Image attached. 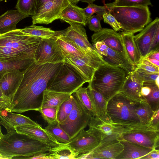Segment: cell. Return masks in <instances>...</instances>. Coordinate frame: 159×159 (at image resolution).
Masks as SVG:
<instances>
[{
  "mask_svg": "<svg viewBox=\"0 0 159 159\" xmlns=\"http://www.w3.org/2000/svg\"><path fill=\"white\" fill-rule=\"evenodd\" d=\"M62 63L39 64L34 61L22 70L23 76L12 101L11 112L38 111L48 82Z\"/></svg>",
  "mask_w": 159,
  "mask_h": 159,
  "instance_id": "1",
  "label": "cell"
},
{
  "mask_svg": "<svg viewBox=\"0 0 159 159\" xmlns=\"http://www.w3.org/2000/svg\"><path fill=\"white\" fill-rule=\"evenodd\" d=\"M49 145L12 130L0 139V153L8 159H28L34 155L48 152Z\"/></svg>",
  "mask_w": 159,
  "mask_h": 159,
  "instance_id": "2",
  "label": "cell"
},
{
  "mask_svg": "<svg viewBox=\"0 0 159 159\" xmlns=\"http://www.w3.org/2000/svg\"><path fill=\"white\" fill-rule=\"evenodd\" d=\"M127 74L120 67L105 64L96 70L92 81L89 83L107 102L120 91Z\"/></svg>",
  "mask_w": 159,
  "mask_h": 159,
  "instance_id": "3",
  "label": "cell"
},
{
  "mask_svg": "<svg viewBox=\"0 0 159 159\" xmlns=\"http://www.w3.org/2000/svg\"><path fill=\"white\" fill-rule=\"evenodd\" d=\"M106 7L120 23L122 34L140 32L152 21L148 6Z\"/></svg>",
  "mask_w": 159,
  "mask_h": 159,
  "instance_id": "4",
  "label": "cell"
},
{
  "mask_svg": "<svg viewBox=\"0 0 159 159\" xmlns=\"http://www.w3.org/2000/svg\"><path fill=\"white\" fill-rule=\"evenodd\" d=\"M139 103L119 92L107 102V113L112 122L123 127L142 124L136 111Z\"/></svg>",
  "mask_w": 159,
  "mask_h": 159,
  "instance_id": "5",
  "label": "cell"
},
{
  "mask_svg": "<svg viewBox=\"0 0 159 159\" xmlns=\"http://www.w3.org/2000/svg\"><path fill=\"white\" fill-rule=\"evenodd\" d=\"M85 83L75 70L63 62L48 82L46 89L73 94Z\"/></svg>",
  "mask_w": 159,
  "mask_h": 159,
  "instance_id": "6",
  "label": "cell"
},
{
  "mask_svg": "<svg viewBox=\"0 0 159 159\" xmlns=\"http://www.w3.org/2000/svg\"><path fill=\"white\" fill-rule=\"evenodd\" d=\"M42 39L16 29L0 34V47L22 50L35 53Z\"/></svg>",
  "mask_w": 159,
  "mask_h": 159,
  "instance_id": "7",
  "label": "cell"
},
{
  "mask_svg": "<svg viewBox=\"0 0 159 159\" xmlns=\"http://www.w3.org/2000/svg\"><path fill=\"white\" fill-rule=\"evenodd\" d=\"M63 62L73 68L88 83L92 81L96 70L101 65L107 64L97 51L84 59L65 55Z\"/></svg>",
  "mask_w": 159,
  "mask_h": 159,
  "instance_id": "8",
  "label": "cell"
},
{
  "mask_svg": "<svg viewBox=\"0 0 159 159\" xmlns=\"http://www.w3.org/2000/svg\"><path fill=\"white\" fill-rule=\"evenodd\" d=\"M88 125L89 131L99 140L100 143L118 140L123 132L131 129L96 116L91 117Z\"/></svg>",
  "mask_w": 159,
  "mask_h": 159,
  "instance_id": "9",
  "label": "cell"
},
{
  "mask_svg": "<svg viewBox=\"0 0 159 159\" xmlns=\"http://www.w3.org/2000/svg\"><path fill=\"white\" fill-rule=\"evenodd\" d=\"M74 97V103L72 110L67 118L62 123L59 124L70 140L87 127L91 117Z\"/></svg>",
  "mask_w": 159,
  "mask_h": 159,
  "instance_id": "10",
  "label": "cell"
},
{
  "mask_svg": "<svg viewBox=\"0 0 159 159\" xmlns=\"http://www.w3.org/2000/svg\"><path fill=\"white\" fill-rule=\"evenodd\" d=\"M34 59L39 64H57L63 62L65 56L54 36L41 39L36 50Z\"/></svg>",
  "mask_w": 159,
  "mask_h": 159,
  "instance_id": "11",
  "label": "cell"
},
{
  "mask_svg": "<svg viewBox=\"0 0 159 159\" xmlns=\"http://www.w3.org/2000/svg\"><path fill=\"white\" fill-rule=\"evenodd\" d=\"M68 0H51L43 4L32 16L33 24H48L60 19L63 10L69 4Z\"/></svg>",
  "mask_w": 159,
  "mask_h": 159,
  "instance_id": "12",
  "label": "cell"
},
{
  "mask_svg": "<svg viewBox=\"0 0 159 159\" xmlns=\"http://www.w3.org/2000/svg\"><path fill=\"white\" fill-rule=\"evenodd\" d=\"M121 139L147 148L158 149L159 131L129 129L123 132L118 140Z\"/></svg>",
  "mask_w": 159,
  "mask_h": 159,
  "instance_id": "13",
  "label": "cell"
},
{
  "mask_svg": "<svg viewBox=\"0 0 159 159\" xmlns=\"http://www.w3.org/2000/svg\"><path fill=\"white\" fill-rule=\"evenodd\" d=\"M93 47L103 60L110 65L120 67L129 74L134 70L135 67L122 54L107 47L101 42L93 43Z\"/></svg>",
  "mask_w": 159,
  "mask_h": 159,
  "instance_id": "14",
  "label": "cell"
},
{
  "mask_svg": "<svg viewBox=\"0 0 159 159\" xmlns=\"http://www.w3.org/2000/svg\"><path fill=\"white\" fill-rule=\"evenodd\" d=\"M100 143L99 140L88 130L83 129L68 143L64 145L78 156L90 152Z\"/></svg>",
  "mask_w": 159,
  "mask_h": 159,
  "instance_id": "15",
  "label": "cell"
},
{
  "mask_svg": "<svg viewBox=\"0 0 159 159\" xmlns=\"http://www.w3.org/2000/svg\"><path fill=\"white\" fill-rule=\"evenodd\" d=\"M70 26L59 33L86 53L96 51L88 40L86 30L84 26L67 22Z\"/></svg>",
  "mask_w": 159,
  "mask_h": 159,
  "instance_id": "16",
  "label": "cell"
},
{
  "mask_svg": "<svg viewBox=\"0 0 159 159\" xmlns=\"http://www.w3.org/2000/svg\"><path fill=\"white\" fill-rule=\"evenodd\" d=\"M91 39L93 43L97 42H102L108 47L122 54L128 60L121 33L113 29L103 28L100 31L94 33L92 36Z\"/></svg>",
  "mask_w": 159,
  "mask_h": 159,
  "instance_id": "17",
  "label": "cell"
},
{
  "mask_svg": "<svg viewBox=\"0 0 159 159\" xmlns=\"http://www.w3.org/2000/svg\"><path fill=\"white\" fill-rule=\"evenodd\" d=\"M118 140L100 144L90 152L78 156L76 159H116L123 149Z\"/></svg>",
  "mask_w": 159,
  "mask_h": 159,
  "instance_id": "18",
  "label": "cell"
},
{
  "mask_svg": "<svg viewBox=\"0 0 159 159\" xmlns=\"http://www.w3.org/2000/svg\"><path fill=\"white\" fill-rule=\"evenodd\" d=\"M23 76L22 71L11 69L0 72V88L3 93L11 102Z\"/></svg>",
  "mask_w": 159,
  "mask_h": 159,
  "instance_id": "19",
  "label": "cell"
},
{
  "mask_svg": "<svg viewBox=\"0 0 159 159\" xmlns=\"http://www.w3.org/2000/svg\"><path fill=\"white\" fill-rule=\"evenodd\" d=\"M159 28V19L157 17L134 36V42L142 58L149 52L153 39Z\"/></svg>",
  "mask_w": 159,
  "mask_h": 159,
  "instance_id": "20",
  "label": "cell"
},
{
  "mask_svg": "<svg viewBox=\"0 0 159 159\" xmlns=\"http://www.w3.org/2000/svg\"><path fill=\"white\" fill-rule=\"evenodd\" d=\"M0 124L6 129L7 132L15 130L18 126L28 125L42 128L41 125L30 118L21 114L7 111L0 107Z\"/></svg>",
  "mask_w": 159,
  "mask_h": 159,
  "instance_id": "21",
  "label": "cell"
},
{
  "mask_svg": "<svg viewBox=\"0 0 159 159\" xmlns=\"http://www.w3.org/2000/svg\"><path fill=\"white\" fill-rule=\"evenodd\" d=\"M143 83V82L134 71L127 74L120 92L136 101L139 102H146L141 93Z\"/></svg>",
  "mask_w": 159,
  "mask_h": 159,
  "instance_id": "22",
  "label": "cell"
},
{
  "mask_svg": "<svg viewBox=\"0 0 159 159\" xmlns=\"http://www.w3.org/2000/svg\"><path fill=\"white\" fill-rule=\"evenodd\" d=\"M15 130L18 133L46 143L52 148L63 144L56 141L42 128L25 125L16 127Z\"/></svg>",
  "mask_w": 159,
  "mask_h": 159,
  "instance_id": "23",
  "label": "cell"
},
{
  "mask_svg": "<svg viewBox=\"0 0 159 159\" xmlns=\"http://www.w3.org/2000/svg\"><path fill=\"white\" fill-rule=\"evenodd\" d=\"M87 93L92 103L96 117L106 121L112 122L107 112V102L103 96L95 90L89 83Z\"/></svg>",
  "mask_w": 159,
  "mask_h": 159,
  "instance_id": "24",
  "label": "cell"
},
{
  "mask_svg": "<svg viewBox=\"0 0 159 159\" xmlns=\"http://www.w3.org/2000/svg\"><path fill=\"white\" fill-rule=\"evenodd\" d=\"M118 140L123 145L124 148L116 159H141L153 149L124 139Z\"/></svg>",
  "mask_w": 159,
  "mask_h": 159,
  "instance_id": "25",
  "label": "cell"
},
{
  "mask_svg": "<svg viewBox=\"0 0 159 159\" xmlns=\"http://www.w3.org/2000/svg\"><path fill=\"white\" fill-rule=\"evenodd\" d=\"M56 41L65 55H68L80 59H84L96 51L86 53L76 45L67 39L57 31L54 36Z\"/></svg>",
  "mask_w": 159,
  "mask_h": 159,
  "instance_id": "26",
  "label": "cell"
},
{
  "mask_svg": "<svg viewBox=\"0 0 159 159\" xmlns=\"http://www.w3.org/2000/svg\"><path fill=\"white\" fill-rule=\"evenodd\" d=\"M28 16L18 10L7 11L0 16V34L16 30L17 24Z\"/></svg>",
  "mask_w": 159,
  "mask_h": 159,
  "instance_id": "27",
  "label": "cell"
},
{
  "mask_svg": "<svg viewBox=\"0 0 159 159\" xmlns=\"http://www.w3.org/2000/svg\"><path fill=\"white\" fill-rule=\"evenodd\" d=\"M141 93L145 101L153 111L159 109V86L155 81L143 82Z\"/></svg>",
  "mask_w": 159,
  "mask_h": 159,
  "instance_id": "28",
  "label": "cell"
},
{
  "mask_svg": "<svg viewBox=\"0 0 159 159\" xmlns=\"http://www.w3.org/2000/svg\"><path fill=\"white\" fill-rule=\"evenodd\" d=\"M60 19L66 22H71L85 26L87 25V19L81 8L70 2L62 11Z\"/></svg>",
  "mask_w": 159,
  "mask_h": 159,
  "instance_id": "29",
  "label": "cell"
},
{
  "mask_svg": "<svg viewBox=\"0 0 159 159\" xmlns=\"http://www.w3.org/2000/svg\"><path fill=\"white\" fill-rule=\"evenodd\" d=\"M121 34L128 59L130 63L135 67L139 63L142 57L134 42V34Z\"/></svg>",
  "mask_w": 159,
  "mask_h": 159,
  "instance_id": "30",
  "label": "cell"
},
{
  "mask_svg": "<svg viewBox=\"0 0 159 159\" xmlns=\"http://www.w3.org/2000/svg\"><path fill=\"white\" fill-rule=\"evenodd\" d=\"M72 94L46 89L43 92V101L41 108L52 107H56L59 109L63 102Z\"/></svg>",
  "mask_w": 159,
  "mask_h": 159,
  "instance_id": "31",
  "label": "cell"
},
{
  "mask_svg": "<svg viewBox=\"0 0 159 159\" xmlns=\"http://www.w3.org/2000/svg\"><path fill=\"white\" fill-rule=\"evenodd\" d=\"M35 54V53L22 50L0 47V61H2L34 59Z\"/></svg>",
  "mask_w": 159,
  "mask_h": 159,
  "instance_id": "32",
  "label": "cell"
},
{
  "mask_svg": "<svg viewBox=\"0 0 159 159\" xmlns=\"http://www.w3.org/2000/svg\"><path fill=\"white\" fill-rule=\"evenodd\" d=\"M20 29L24 33L42 39L52 38L57 34V31L52 30L50 28L38 26L33 24Z\"/></svg>",
  "mask_w": 159,
  "mask_h": 159,
  "instance_id": "33",
  "label": "cell"
},
{
  "mask_svg": "<svg viewBox=\"0 0 159 159\" xmlns=\"http://www.w3.org/2000/svg\"><path fill=\"white\" fill-rule=\"evenodd\" d=\"M44 129L49 135L59 143L66 144L70 140L69 136L60 127L59 123L48 124Z\"/></svg>",
  "mask_w": 159,
  "mask_h": 159,
  "instance_id": "34",
  "label": "cell"
},
{
  "mask_svg": "<svg viewBox=\"0 0 159 159\" xmlns=\"http://www.w3.org/2000/svg\"><path fill=\"white\" fill-rule=\"evenodd\" d=\"M87 89V87L81 86L73 93V95L91 116H95L96 114Z\"/></svg>",
  "mask_w": 159,
  "mask_h": 159,
  "instance_id": "35",
  "label": "cell"
},
{
  "mask_svg": "<svg viewBox=\"0 0 159 159\" xmlns=\"http://www.w3.org/2000/svg\"><path fill=\"white\" fill-rule=\"evenodd\" d=\"M49 153L51 159H75L77 156L64 144L52 148Z\"/></svg>",
  "mask_w": 159,
  "mask_h": 159,
  "instance_id": "36",
  "label": "cell"
},
{
  "mask_svg": "<svg viewBox=\"0 0 159 159\" xmlns=\"http://www.w3.org/2000/svg\"><path fill=\"white\" fill-rule=\"evenodd\" d=\"M34 61V59H33L7 61H0V72L11 69H19L22 71Z\"/></svg>",
  "mask_w": 159,
  "mask_h": 159,
  "instance_id": "37",
  "label": "cell"
},
{
  "mask_svg": "<svg viewBox=\"0 0 159 159\" xmlns=\"http://www.w3.org/2000/svg\"><path fill=\"white\" fill-rule=\"evenodd\" d=\"M75 98L72 94L64 100L60 105L57 114L59 124L64 122L68 117L74 107Z\"/></svg>",
  "mask_w": 159,
  "mask_h": 159,
  "instance_id": "38",
  "label": "cell"
},
{
  "mask_svg": "<svg viewBox=\"0 0 159 159\" xmlns=\"http://www.w3.org/2000/svg\"><path fill=\"white\" fill-rule=\"evenodd\" d=\"M136 111L141 124L151 125L150 122L154 111L147 102H140Z\"/></svg>",
  "mask_w": 159,
  "mask_h": 159,
  "instance_id": "39",
  "label": "cell"
},
{
  "mask_svg": "<svg viewBox=\"0 0 159 159\" xmlns=\"http://www.w3.org/2000/svg\"><path fill=\"white\" fill-rule=\"evenodd\" d=\"M106 7H139L152 6L151 0H115L112 3L105 4Z\"/></svg>",
  "mask_w": 159,
  "mask_h": 159,
  "instance_id": "40",
  "label": "cell"
},
{
  "mask_svg": "<svg viewBox=\"0 0 159 159\" xmlns=\"http://www.w3.org/2000/svg\"><path fill=\"white\" fill-rule=\"evenodd\" d=\"M35 0H17L16 8L20 12L28 16L34 15Z\"/></svg>",
  "mask_w": 159,
  "mask_h": 159,
  "instance_id": "41",
  "label": "cell"
},
{
  "mask_svg": "<svg viewBox=\"0 0 159 159\" xmlns=\"http://www.w3.org/2000/svg\"><path fill=\"white\" fill-rule=\"evenodd\" d=\"M58 109L52 107H45L41 108L38 111L41 114L43 119L48 124L58 123L57 120V114Z\"/></svg>",
  "mask_w": 159,
  "mask_h": 159,
  "instance_id": "42",
  "label": "cell"
},
{
  "mask_svg": "<svg viewBox=\"0 0 159 159\" xmlns=\"http://www.w3.org/2000/svg\"><path fill=\"white\" fill-rule=\"evenodd\" d=\"M81 10L87 19L93 15L94 13L102 16L107 11L106 7L105 5L99 6L93 3L88 4L87 7L84 8H81Z\"/></svg>",
  "mask_w": 159,
  "mask_h": 159,
  "instance_id": "43",
  "label": "cell"
},
{
  "mask_svg": "<svg viewBox=\"0 0 159 159\" xmlns=\"http://www.w3.org/2000/svg\"><path fill=\"white\" fill-rule=\"evenodd\" d=\"M103 19L102 16L97 14L92 15L87 19V24L89 29L95 32L100 31L102 29L100 24L101 20Z\"/></svg>",
  "mask_w": 159,
  "mask_h": 159,
  "instance_id": "44",
  "label": "cell"
},
{
  "mask_svg": "<svg viewBox=\"0 0 159 159\" xmlns=\"http://www.w3.org/2000/svg\"><path fill=\"white\" fill-rule=\"evenodd\" d=\"M102 16L104 22L109 25L115 31L117 32L121 30L120 23L109 11H106Z\"/></svg>",
  "mask_w": 159,
  "mask_h": 159,
  "instance_id": "45",
  "label": "cell"
},
{
  "mask_svg": "<svg viewBox=\"0 0 159 159\" xmlns=\"http://www.w3.org/2000/svg\"><path fill=\"white\" fill-rule=\"evenodd\" d=\"M134 71L143 82L155 81L159 76V73L149 72L135 67Z\"/></svg>",
  "mask_w": 159,
  "mask_h": 159,
  "instance_id": "46",
  "label": "cell"
},
{
  "mask_svg": "<svg viewBox=\"0 0 159 159\" xmlns=\"http://www.w3.org/2000/svg\"><path fill=\"white\" fill-rule=\"evenodd\" d=\"M135 67L149 72L159 73V67L154 65L144 58H142Z\"/></svg>",
  "mask_w": 159,
  "mask_h": 159,
  "instance_id": "47",
  "label": "cell"
},
{
  "mask_svg": "<svg viewBox=\"0 0 159 159\" xmlns=\"http://www.w3.org/2000/svg\"><path fill=\"white\" fill-rule=\"evenodd\" d=\"M11 100L3 93L0 88V107L11 112Z\"/></svg>",
  "mask_w": 159,
  "mask_h": 159,
  "instance_id": "48",
  "label": "cell"
},
{
  "mask_svg": "<svg viewBox=\"0 0 159 159\" xmlns=\"http://www.w3.org/2000/svg\"><path fill=\"white\" fill-rule=\"evenodd\" d=\"M150 124L157 129H159V109L154 111Z\"/></svg>",
  "mask_w": 159,
  "mask_h": 159,
  "instance_id": "49",
  "label": "cell"
},
{
  "mask_svg": "<svg viewBox=\"0 0 159 159\" xmlns=\"http://www.w3.org/2000/svg\"><path fill=\"white\" fill-rule=\"evenodd\" d=\"M159 149H153L150 152L141 158V159H159Z\"/></svg>",
  "mask_w": 159,
  "mask_h": 159,
  "instance_id": "50",
  "label": "cell"
},
{
  "mask_svg": "<svg viewBox=\"0 0 159 159\" xmlns=\"http://www.w3.org/2000/svg\"><path fill=\"white\" fill-rule=\"evenodd\" d=\"M159 28L157 29L153 39L150 52L159 48Z\"/></svg>",
  "mask_w": 159,
  "mask_h": 159,
  "instance_id": "51",
  "label": "cell"
},
{
  "mask_svg": "<svg viewBox=\"0 0 159 159\" xmlns=\"http://www.w3.org/2000/svg\"><path fill=\"white\" fill-rule=\"evenodd\" d=\"M144 57H147L150 58L154 59L159 60V48L151 51Z\"/></svg>",
  "mask_w": 159,
  "mask_h": 159,
  "instance_id": "52",
  "label": "cell"
},
{
  "mask_svg": "<svg viewBox=\"0 0 159 159\" xmlns=\"http://www.w3.org/2000/svg\"><path fill=\"white\" fill-rule=\"evenodd\" d=\"M49 152L40 153L29 157V159H51Z\"/></svg>",
  "mask_w": 159,
  "mask_h": 159,
  "instance_id": "53",
  "label": "cell"
},
{
  "mask_svg": "<svg viewBox=\"0 0 159 159\" xmlns=\"http://www.w3.org/2000/svg\"><path fill=\"white\" fill-rule=\"evenodd\" d=\"M50 0H35V14L43 4Z\"/></svg>",
  "mask_w": 159,
  "mask_h": 159,
  "instance_id": "54",
  "label": "cell"
},
{
  "mask_svg": "<svg viewBox=\"0 0 159 159\" xmlns=\"http://www.w3.org/2000/svg\"><path fill=\"white\" fill-rule=\"evenodd\" d=\"M143 58L146 59L154 65L159 67V60L154 59L150 58L147 57H144Z\"/></svg>",
  "mask_w": 159,
  "mask_h": 159,
  "instance_id": "55",
  "label": "cell"
},
{
  "mask_svg": "<svg viewBox=\"0 0 159 159\" xmlns=\"http://www.w3.org/2000/svg\"><path fill=\"white\" fill-rule=\"evenodd\" d=\"M96 0H82L81 1L82 2H86L89 4L93 3V2L95 1Z\"/></svg>",
  "mask_w": 159,
  "mask_h": 159,
  "instance_id": "56",
  "label": "cell"
},
{
  "mask_svg": "<svg viewBox=\"0 0 159 159\" xmlns=\"http://www.w3.org/2000/svg\"><path fill=\"white\" fill-rule=\"evenodd\" d=\"M69 2L72 3L76 4H77L79 2L78 0H68Z\"/></svg>",
  "mask_w": 159,
  "mask_h": 159,
  "instance_id": "57",
  "label": "cell"
},
{
  "mask_svg": "<svg viewBox=\"0 0 159 159\" xmlns=\"http://www.w3.org/2000/svg\"><path fill=\"white\" fill-rule=\"evenodd\" d=\"M0 159H8L6 156L0 153Z\"/></svg>",
  "mask_w": 159,
  "mask_h": 159,
  "instance_id": "58",
  "label": "cell"
},
{
  "mask_svg": "<svg viewBox=\"0 0 159 159\" xmlns=\"http://www.w3.org/2000/svg\"><path fill=\"white\" fill-rule=\"evenodd\" d=\"M3 134H2V128L1 127V125L0 124V139L2 138V137Z\"/></svg>",
  "mask_w": 159,
  "mask_h": 159,
  "instance_id": "59",
  "label": "cell"
},
{
  "mask_svg": "<svg viewBox=\"0 0 159 159\" xmlns=\"http://www.w3.org/2000/svg\"><path fill=\"white\" fill-rule=\"evenodd\" d=\"M159 77H158L157 78V79H156V80H155V82L156 83V84L158 86H159Z\"/></svg>",
  "mask_w": 159,
  "mask_h": 159,
  "instance_id": "60",
  "label": "cell"
},
{
  "mask_svg": "<svg viewBox=\"0 0 159 159\" xmlns=\"http://www.w3.org/2000/svg\"><path fill=\"white\" fill-rule=\"evenodd\" d=\"M4 0H0V2H1L2 1H4Z\"/></svg>",
  "mask_w": 159,
  "mask_h": 159,
  "instance_id": "61",
  "label": "cell"
},
{
  "mask_svg": "<svg viewBox=\"0 0 159 159\" xmlns=\"http://www.w3.org/2000/svg\"><path fill=\"white\" fill-rule=\"evenodd\" d=\"M79 2L80 1H82V0H78Z\"/></svg>",
  "mask_w": 159,
  "mask_h": 159,
  "instance_id": "62",
  "label": "cell"
}]
</instances>
